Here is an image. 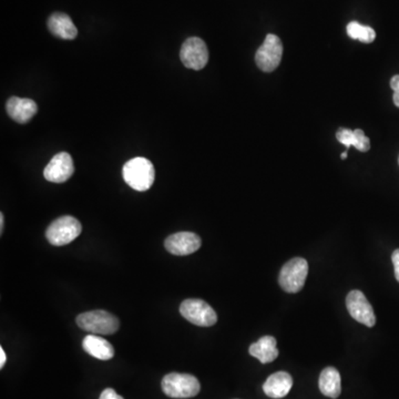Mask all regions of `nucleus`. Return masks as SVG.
<instances>
[{
  "label": "nucleus",
  "instance_id": "1",
  "mask_svg": "<svg viewBox=\"0 0 399 399\" xmlns=\"http://www.w3.org/2000/svg\"><path fill=\"white\" fill-rule=\"evenodd\" d=\"M122 176L129 187L139 192H145L154 185L156 171L150 160L138 156L129 160L123 165Z\"/></svg>",
  "mask_w": 399,
  "mask_h": 399
},
{
  "label": "nucleus",
  "instance_id": "2",
  "mask_svg": "<svg viewBox=\"0 0 399 399\" xmlns=\"http://www.w3.org/2000/svg\"><path fill=\"white\" fill-rule=\"evenodd\" d=\"M77 324L82 330L93 333L95 335H111L120 326L119 319L115 315L101 310L82 313L77 317Z\"/></svg>",
  "mask_w": 399,
  "mask_h": 399
},
{
  "label": "nucleus",
  "instance_id": "3",
  "mask_svg": "<svg viewBox=\"0 0 399 399\" xmlns=\"http://www.w3.org/2000/svg\"><path fill=\"white\" fill-rule=\"evenodd\" d=\"M163 389L171 398L185 399L196 396L201 385L193 375L171 373L163 378Z\"/></svg>",
  "mask_w": 399,
  "mask_h": 399
},
{
  "label": "nucleus",
  "instance_id": "4",
  "mask_svg": "<svg viewBox=\"0 0 399 399\" xmlns=\"http://www.w3.org/2000/svg\"><path fill=\"white\" fill-rule=\"evenodd\" d=\"M308 274V264L303 257H294L285 263L281 273L279 282L281 288L288 293H299L304 286Z\"/></svg>",
  "mask_w": 399,
  "mask_h": 399
},
{
  "label": "nucleus",
  "instance_id": "5",
  "mask_svg": "<svg viewBox=\"0 0 399 399\" xmlns=\"http://www.w3.org/2000/svg\"><path fill=\"white\" fill-rule=\"evenodd\" d=\"M82 226L73 216H62L53 221L46 232L49 243L55 246L67 245L82 234Z\"/></svg>",
  "mask_w": 399,
  "mask_h": 399
},
{
  "label": "nucleus",
  "instance_id": "6",
  "mask_svg": "<svg viewBox=\"0 0 399 399\" xmlns=\"http://www.w3.org/2000/svg\"><path fill=\"white\" fill-rule=\"evenodd\" d=\"M180 313L187 321L198 326H212L218 321L215 310L202 299H185L180 306Z\"/></svg>",
  "mask_w": 399,
  "mask_h": 399
},
{
  "label": "nucleus",
  "instance_id": "7",
  "mask_svg": "<svg viewBox=\"0 0 399 399\" xmlns=\"http://www.w3.org/2000/svg\"><path fill=\"white\" fill-rule=\"evenodd\" d=\"M282 56V41L277 35L268 34L263 45L257 49L255 62L264 73H272L279 67Z\"/></svg>",
  "mask_w": 399,
  "mask_h": 399
},
{
  "label": "nucleus",
  "instance_id": "8",
  "mask_svg": "<svg viewBox=\"0 0 399 399\" xmlns=\"http://www.w3.org/2000/svg\"><path fill=\"white\" fill-rule=\"evenodd\" d=\"M180 58L185 67L192 70H201L209 62L207 44L198 37H191L183 42L180 51Z\"/></svg>",
  "mask_w": 399,
  "mask_h": 399
},
{
  "label": "nucleus",
  "instance_id": "9",
  "mask_svg": "<svg viewBox=\"0 0 399 399\" xmlns=\"http://www.w3.org/2000/svg\"><path fill=\"white\" fill-rule=\"evenodd\" d=\"M346 307L355 321L360 322L367 327H373L376 324V316L373 306L369 304V299H366L363 292L358 290L349 292L346 297Z\"/></svg>",
  "mask_w": 399,
  "mask_h": 399
},
{
  "label": "nucleus",
  "instance_id": "10",
  "mask_svg": "<svg viewBox=\"0 0 399 399\" xmlns=\"http://www.w3.org/2000/svg\"><path fill=\"white\" fill-rule=\"evenodd\" d=\"M73 172L75 165L73 158L67 152H60L48 163L44 170V176L47 181L53 183H64L73 176Z\"/></svg>",
  "mask_w": 399,
  "mask_h": 399
},
{
  "label": "nucleus",
  "instance_id": "11",
  "mask_svg": "<svg viewBox=\"0 0 399 399\" xmlns=\"http://www.w3.org/2000/svg\"><path fill=\"white\" fill-rule=\"evenodd\" d=\"M201 237L192 232H179L170 235L165 242L167 251L176 257L192 254L201 248Z\"/></svg>",
  "mask_w": 399,
  "mask_h": 399
},
{
  "label": "nucleus",
  "instance_id": "12",
  "mask_svg": "<svg viewBox=\"0 0 399 399\" xmlns=\"http://www.w3.org/2000/svg\"><path fill=\"white\" fill-rule=\"evenodd\" d=\"M6 110L12 120L20 124H25L35 117L38 111V106L31 99L12 97L7 101Z\"/></svg>",
  "mask_w": 399,
  "mask_h": 399
},
{
  "label": "nucleus",
  "instance_id": "13",
  "mask_svg": "<svg viewBox=\"0 0 399 399\" xmlns=\"http://www.w3.org/2000/svg\"><path fill=\"white\" fill-rule=\"evenodd\" d=\"M293 380L286 371H277L268 377L263 385V391L268 397L274 399L283 398L290 393Z\"/></svg>",
  "mask_w": 399,
  "mask_h": 399
},
{
  "label": "nucleus",
  "instance_id": "14",
  "mask_svg": "<svg viewBox=\"0 0 399 399\" xmlns=\"http://www.w3.org/2000/svg\"><path fill=\"white\" fill-rule=\"evenodd\" d=\"M48 29L62 39L73 40L78 36V29L71 18L62 12H55L48 19Z\"/></svg>",
  "mask_w": 399,
  "mask_h": 399
},
{
  "label": "nucleus",
  "instance_id": "15",
  "mask_svg": "<svg viewBox=\"0 0 399 399\" xmlns=\"http://www.w3.org/2000/svg\"><path fill=\"white\" fill-rule=\"evenodd\" d=\"M249 352L253 358L260 360L261 363H271L279 356L277 340L273 336H263L257 343L252 344Z\"/></svg>",
  "mask_w": 399,
  "mask_h": 399
},
{
  "label": "nucleus",
  "instance_id": "16",
  "mask_svg": "<svg viewBox=\"0 0 399 399\" xmlns=\"http://www.w3.org/2000/svg\"><path fill=\"white\" fill-rule=\"evenodd\" d=\"M82 347L90 356L101 360H111L115 355V349L111 344L104 338L95 335V334L84 337Z\"/></svg>",
  "mask_w": 399,
  "mask_h": 399
},
{
  "label": "nucleus",
  "instance_id": "17",
  "mask_svg": "<svg viewBox=\"0 0 399 399\" xmlns=\"http://www.w3.org/2000/svg\"><path fill=\"white\" fill-rule=\"evenodd\" d=\"M319 391L325 396L335 399L341 395L342 382L341 375L334 367H326L323 369L319 376Z\"/></svg>",
  "mask_w": 399,
  "mask_h": 399
},
{
  "label": "nucleus",
  "instance_id": "18",
  "mask_svg": "<svg viewBox=\"0 0 399 399\" xmlns=\"http://www.w3.org/2000/svg\"><path fill=\"white\" fill-rule=\"evenodd\" d=\"M336 139L346 147V151H349L351 147H355L362 152H367L371 149V141L360 129H356V130L338 129V131L336 132Z\"/></svg>",
  "mask_w": 399,
  "mask_h": 399
},
{
  "label": "nucleus",
  "instance_id": "19",
  "mask_svg": "<svg viewBox=\"0 0 399 399\" xmlns=\"http://www.w3.org/2000/svg\"><path fill=\"white\" fill-rule=\"evenodd\" d=\"M347 35L352 39L360 40L365 44H371L376 38V33L374 29L369 26L360 25L358 21H352L347 25Z\"/></svg>",
  "mask_w": 399,
  "mask_h": 399
},
{
  "label": "nucleus",
  "instance_id": "20",
  "mask_svg": "<svg viewBox=\"0 0 399 399\" xmlns=\"http://www.w3.org/2000/svg\"><path fill=\"white\" fill-rule=\"evenodd\" d=\"M391 87L393 90V104L399 108V75H393L391 78Z\"/></svg>",
  "mask_w": 399,
  "mask_h": 399
},
{
  "label": "nucleus",
  "instance_id": "21",
  "mask_svg": "<svg viewBox=\"0 0 399 399\" xmlns=\"http://www.w3.org/2000/svg\"><path fill=\"white\" fill-rule=\"evenodd\" d=\"M99 399H123V397L118 395L115 389L106 388V389H104V391L101 393L100 398Z\"/></svg>",
  "mask_w": 399,
  "mask_h": 399
},
{
  "label": "nucleus",
  "instance_id": "22",
  "mask_svg": "<svg viewBox=\"0 0 399 399\" xmlns=\"http://www.w3.org/2000/svg\"><path fill=\"white\" fill-rule=\"evenodd\" d=\"M391 261H393V270H395V277L399 282V249L393 251L391 255Z\"/></svg>",
  "mask_w": 399,
  "mask_h": 399
},
{
  "label": "nucleus",
  "instance_id": "23",
  "mask_svg": "<svg viewBox=\"0 0 399 399\" xmlns=\"http://www.w3.org/2000/svg\"><path fill=\"white\" fill-rule=\"evenodd\" d=\"M6 353H5L3 347H1V349H0V367H1V369H3V365L6 363Z\"/></svg>",
  "mask_w": 399,
  "mask_h": 399
},
{
  "label": "nucleus",
  "instance_id": "24",
  "mask_svg": "<svg viewBox=\"0 0 399 399\" xmlns=\"http://www.w3.org/2000/svg\"><path fill=\"white\" fill-rule=\"evenodd\" d=\"M3 223H5V220H3V213H1V214H0V233H3Z\"/></svg>",
  "mask_w": 399,
  "mask_h": 399
},
{
  "label": "nucleus",
  "instance_id": "25",
  "mask_svg": "<svg viewBox=\"0 0 399 399\" xmlns=\"http://www.w3.org/2000/svg\"><path fill=\"white\" fill-rule=\"evenodd\" d=\"M342 159L345 160L347 158V151H344L343 154H342Z\"/></svg>",
  "mask_w": 399,
  "mask_h": 399
},
{
  "label": "nucleus",
  "instance_id": "26",
  "mask_svg": "<svg viewBox=\"0 0 399 399\" xmlns=\"http://www.w3.org/2000/svg\"><path fill=\"white\" fill-rule=\"evenodd\" d=\"M398 163H399V159H398Z\"/></svg>",
  "mask_w": 399,
  "mask_h": 399
}]
</instances>
